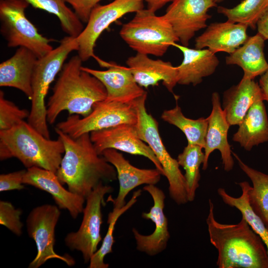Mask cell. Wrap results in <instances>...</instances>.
Segmentation results:
<instances>
[{"label":"cell","instance_id":"obj_1","mask_svg":"<svg viewBox=\"0 0 268 268\" xmlns=\"http://www.w3.org/2000/svg\"><path fill=\"white\" fill-rule=\"evenodd\" d=\"M55 131L65 147L56 174L69 191L86 199L101 183L117 180L115 167L97 152L90 133L74 138L57 128Z\"/></svg>","mask_w":268,"mask_h":268},{"label":"cell","instance_id":"obj_2","mask_svg":"<svg viewBox=\"0 0 268 268\" xmlns=\"http://www.w3.org/2000/svg\"><path fill=\"white\" fill-rule=\"evenodd\" d=\"M206 219L211 244L217 249L219 268H268L267 247L242 216L237 224H224L214 216V205L208 200Z\"/></svg>","mask_w":268,"mask_h":268},{"label":"cell","instance_id":"obj_3","mask_svg":"<svg viewBox=\"0 0 268 268\" xmlns=\"http://www.w3.org/2000/svg\"><path fill=\"white\" fill-rule=\"evenodd\" d=\"M83 62L77 55L64 65L46 105L47 119L55 122L60 114L85 117L98 102L106 99L107 91L95 76L81 69Z\"/></svg>","mask_w":268,"mask_h":268},{"label":"cell","instance_id":"obj_4","mask_svg":"<svg viewBox=\"0 0 268 268\" xmlns=\"http://www.w3.org/2000/svg\"><path fill=\"white\" fill-rule=\"evenodd\" d=\"M65 152L58 137L48 138L28 122L22 121L7 130L0 131V159L16 158L27 168L37 167L56 173Z\"/></svg>","mask_w":268,"mask_h":268},{"label":"cell","instance_id":"obj_5","mask_svg":"<svg viewBox=\"0 0 268 268\" xmlns=\"http://www.w3.org/2000/svg\"><path fill=\"white\" fill-rule=\"evenodd\" d=\"M78 49L77 37L66 36L57 47L38 58L35 64L32 78L33 96L28 122L48 138H50V134L45 98L50 85L61 71L68 55Z\"/></svg>","mask_w":268,"mask_h":268},{"label":"cell","instance_id":"obj_6","mask_svg":"<svg viewBox=\"0 0 268 268\" xmlns=\"http://www.w3.org/2000/svg\"><path fill=\"white\" fill-rule=\"evenodd\" d=\"M155 13L144 8L137 11L123 25L120 35L137 53L161 57L179 40L171 25Z\"/></svg>","mask_w":268,"mask_h":268},{"label":"cell","instance_id":"obj_7","mask_svg":"<svg viewBox=\"0 0 268 268\" xmlns=\"http://www.w3.org/2000/svg\"><path fill=\"white\" fill-rule=\"evenodd\" d=\"M147 92L134 100L137 113L135 125L137 134L151 149L161 164L169 183L171 198L179 205L188 202L186 181L177 159L167 150L160 136L158 124L145 107Z\"/></svg>","mask_w":268,"mask_h":268},{"label":"cell","instance_id":"obj_8","mask_svg":"<svg viewBox=\"0 0 268 268\" xmlns=\"http://www.w3.org/2000/svg\"><path fill=\"white\" fill-rule=\"evenodd\" d=\"M26 0H0V31L10 48L23 47L40 58L53 49L52 40L43 36L25 15Z\"/></svg>","mask_w":268,"mask_h":268},{"label":"cell","instance_id":"obj_9","mask_svg":"<svg viewBox=\"0 0 268 268\" xmlns=\"http://www.w3.org/2000/svg\"><path fill=\"white\" fill-rule=\"evenodd\" d=\"M134 101L122 103L105 99L97 103L87 116L81 118L78 115H69L58 123L56 128L75 138L122 124L135 125L137 113Z\"/></svg>","mask_w":268,"mask_h":268},{"label":"cell","instance_id":"obj_10","mask_svg":"<svg viewBox=\"0 0 268 268\" xmlns=\"http://www.w3.org/2000/svg\"><path fill=\"white\" fill-rule=\"evenodd\" d=\"M113 191L111 186L103 183L99 184L86 198L83 219L79 229L77 231L68 233L65 238L66 246L71 251L80 252L85 264L89 263L102 240L101 207L105 202V195Z\"/></svg>","mask_w":268,"mask_h":268},{"label":"cell","instance_id":"obj_11","mask_svg":"<svg viewBox=\"0 0 268 268\" xmlns=\"http://www.w3.org/2000/svg\"><path fill=\"white\" fill-rule=\"evenodd\" d=\"M61 215L58 206L45 204L33 208L29 213L26 225L29 237L35 242L37 254L28 268H38L48 260H60L68 266L75 260L68 255H60L55 251V228Z\"/></svg>","mask_w":268,"mask_h":268},{"label":"cell","instance_id":"obj_12","mask_svg":"<svg viewBox=\"0 0 268 268\" xmlns=\"http://www.w3.org/2000/svg\"><path fill=\"white\" fill-rule=\"evenodd\" d=\"M143 0H114L105 5H96L91 12L85 28L77 37V55L82 61L95 57L96 42L106 28L124 15L143 9Z\"/></svg>","mask_w":268,"mask_h":268},{"label":"cell","instance_id":"obj_13","mask_svg":"<svg viewBox=\"0 0 268 268\" xmlns=\"http://www.w3.org/2000/svg\"><path fill=\"white\" fill-rule=\"evenodd\" d=\"M217 6L214 0H174L163 17L171 25L182 45L187 46L198 31L207 27L209 9Z\"/></svg>","mask_w":268,"mask_h":268},{"label":"cell","instance_id":"obj_14","mask_svg":"<svg viewBox=\"0 0 268 268\" xmlns=\"http://www.w3.org/2000/svg\"><path fill=\"white\" fill-rule=\"evenodd\" d=\"M90 136L99 154L107 149H114L150 160L164 176L163 168L150 147L138 136L135 125L122 124L93 131Z\"/></svg>","mask_w":268,"mask_h":268},{"label":"cell","instance_id":"obj_15","mask_svg":"<svg viewBox=\"0 0 268 268\" xmlns=\"http://www.w3.org/2000/svg\"><path fill=\"white\" fill-rule=\"evenodd\" d=\"M144 191L151 196L153 205L148 212H143L141 216L151 220L155 224V229L150 235L141 234L135 228L132 232L138 251L153 256L163 252L167 247L170 235L168 219L164 213L166 196L163 191L155 185H146Z\"/></svg>","mask_w":268,"mask_h":268},{"label":"cell","instance_id":"obj_16","mask_svg":"<svg viewBox=\"0 0 268 268\" xmlns=\"http://www.w3.org/2000/svg\"><path fill=\"white\" fill-rule=\"evenodd\" d=\"M101 155L115 168L119 182L117 197L113 199L110 196L108 201L113 204L114 209H120L126 204L128 194L137 187L143 185H155L160 180L161 173L155 169L137 168L127 160L122 154L114 149L104 150Z\"/></svg>","mask_w":268,"mask_h":268},{"label":"cell","instance_id":"obj_17","mask_svg":"<svg viewBox=\"0 0 268 268\" xmlns=\"http://www.w3.org/2000/svg\"><path fill=\"white\" fill-rule=\"evenodd\" d=\"M97 62L108 69L99 70L81 67V69L97 78L107 91L106 99L122 103H131L145 92L135 81L128 67L105 62L95 57Z\"/></svg>","mask_w":268,"mask_h":268},{"label":"cell","instance_id":"obj_18","mask_svg":"<svg viewBox=\"0 0 268 268\" xmlns=\"http://www.w3.org/2000/svg\"><path fill=\"white\" fill-rule=\"evenodd\" d=\"M23 183L50 194L58 207L68 210L73 219L83 212L86 199L65 189L53 171L37 167L28 168Z\"/></svg>","mask_w":268,"mask_h":268},{"label":"cell","instance_id":"obj_19","mask_svg":"<svg viewBox=\"0 0 268 268\" xmlns=\"http://www.w3.org/2000/svg\"><path fill=\"white\" fill-rule=\"evenodd\" d=\"M212 110L207 117L208 120L205 144L204 147V160L202 170L208 167V160L210 154L215 150L220 151L222 164L225 171L232 170L234 160L231 146L227 139L228 131L230 127L222 108L220 96L217 92H213L211 96Z\"/></svg>","mask_w":268,"mask_h":268},{"label":"cell","instance_id":"obj_20","mask_svg":"<svg viewBox=\"0 0 268 268\" xmlns=\"http://www.w3.org/2000/svg\"><path fill=\"white\" fill-rule=\"evenodd\" d=\"M126 64L136 83L142 87L157 85L162 81L167 90L173 93L178 84L177 67L170 62L153 60L147 55L137 53L127 59Z\"/></svg>","mask_w":268,"mask_h":268},{"label":"cell","instance_id":"obj_21","mask_svg":"<svg viewBox=\"0 0 268 268\" xmlns=\"http://www.w3.org/2000/svg\"><path fill=\"white\" fill-rule=\"evenodd\" d=\"M38 59L29 49L18 47L12 57L0 64V86L16 88L31 100L32 78Z\"/></svg>","mask_w":268,"mask_h":268},{"label":"cell","instance_id":"obj_22","mask_svg":"<svg viewBox=\"0 0 268 268\" xmlns=\"http://www.w3.org/2000/svg\"><path fill=\"white\" fill-rule=\"evenodd\" d=\"M248 26L227 21L209 25L206 30L195 39L197 49L205 47L214 54L224 52L231 54L248 39Z\"/></svg>","mask_w":268,"mask_h":268},{"label":"cell","instance_id":"obj_23","mask_svg":"<svg viewBox=\"0 0 268 268\" xmlns=\"http://www.w3.org/2000/svg\"><path fill=\"white\" fill-rule=\"evenodd\" d=\"M172 46L183 55L181 64L177 66L178 84L196 86L202 82L203 78L213 74L219 65L215 54L208 49H191L176 43Z\"/></svg>","mask_w":268,"mask_h":268},{"label":"cell","instance_id":"obj_24","mask_svg":"<svg viewBox=\"0 0 268 268\" xmlns=\"http://www.w3.org/2000/svg\"><path fill=\"white\" fill-rule=\"evenodd\" d=\"M262 99L259 84L254 79L243 77L236 85L223 94L222 109L230 125H238L256 101Z\"/></svg>","mask_w":268,"mask_h":268},{"label":"cell","instance_id":"obj_25","mask_svg":"<svg viewBox=\"0 0 268 268\" xmlns=\"http://www.w3.org/2000/svg\"><path fill=\"white\" fill-rule=\"evenodd\" d=\"M232 140L247 151L268 141V118L264 100L255 102L238 125Z\"/></svg>","mask_w":268,"mask_h":268},{"label":"cell","instance_id":"obj_26","mask_svg":"<svg viewBox=\"0 0 268 268\" xmlns=\"http://www.w3.org/2000/svg\"><path fill=\"white\" fill-rule=\"evenodd\" d=\"M264 38L257 33L225 58L226 65H235L243 70L244 77L254 79L268 68L264 52Z\"/></svg>","mask_w":268,"mask_h":268},{"label":"cell","instance_id":"obj_27","mask_svg":"<svg viewBox=\"0 0 268 268\" xmlns=\"http://www.w3.org/2000/svg\"><path fill=\"white\" fill-rule=\"evenodd\" d=\"M232 153L252 183L253 186H249L248 192L250 205L268 229V174L249 166L237 154Z\"/></svg>","mask_w":268,"mask_h":268},{"label":"cell","instance_id":"obj_28","mask_svg":"<svg viewBox=\"0 0 268 268\" xmlns=\"http://www.w3.org/2000/svg\"><path fill=\"white\" fill-rule=\"evenodd\" d=\"M165 122L179 129L185 135L188 143L198 145L204 148L207 132L208 118L191 119L185 117L177 105L174 108L164 110L161 116Z\"/></svg>","mask_w":268,"mask_h":268},{"label":"cell","instance_id":"obj_29","mask_svg":"<svg viewBox=\"0 0 268 268\" xmlns=\"http://www.w3.org/2000/svg\"><path fill=\"white\" fill-rule=\"evenodd\" d=\"M242 190L241 195L238 198L229 195L224 188H219L217 193L223 201L231 207L238 209L253 231L258 234L265 244L268 254V229L261 219L254 211L249 201L248 189L250 186L247 181L237 183Z\"/></svg>","mask_w":268,"mask_h":268},{"label":"cell","instance_id":"obj_30","mask_svg":"<svg viewBox=\"0 0 268 268\" xmlns=\"http://www.w3.org/2000/svg\"><path fill=\"white\" fill-rule=\"evenodd\" d=\"M201 146L188 143L183 152L179 154L177 161L185 171L184 175L189 201H193L199 187L201 178L200 168L204 160V153Z\"/></svg>","mask_w":268,"mask_h":268},{"label":"cell","instance_id":"obj_31","mask_svg":"<svg viewBox=\"0 0 268 268\" xmlns=\"http://www.w3.org/2000/svg\"><path fill=\"white\" fill-rule=\"evenodd\" d=\"M35 8L55 15L59 19L62 30L67 35L77 37L83 30L82 22L65 0H26Z\"/></svg>","mask_w":268,"mask_h":268},{"label":"cell","instance_id":"obj_32","mask_svg":"<svg viewBox=\"0 0 268 268\" xmlns=\"http://www.w3.org/2000/svg\"><path fill=\"white\" fill-rule=\"evenodd\" d=\"M268 8V0H243L233 8L217 6V11L226 16L228 21L243 24L255 30Z\"/></svg>","mask_w":268,"mask_h":268},{"label":"cell","instance_id":"obj_33","mask_svg":"<svg viewBox=\"0 0 268 268\" xmlns=\"http://www.w3.org/2000/svg\"><path fill=\"white\" fill-rule=\"evenodd\" d=\"M140 189L134 192L130 200L120 209H114L108 214L107 223L109 224L107 232L104 237L101 246L92 255L89 261V268H108V264L104 261L105 257L112 252V246L115 242L113 233L115 225L119 218L134 204L141 195Z\"/></svg>","mask_w":268,"mask_h":268},{"label":"cell","instance_id":"obj_34","mask_svg":"<svg viewBox=\"0 0 268 268\" xmlns=\"http://www.w3.org/2000/svg\"><path fill=\"white\" fill-rule=\"evenodd\" d=\"M30 112L20 109L12 101L5 98L0 91V131L7 130L28 118Z\"/></svg>","mask_w":268,"mask_h":268},{"label":"cell","instance_id":"obj_35","mask_svg":"<svg viewBox=\"0 0 268 268\" xmlns=\"http://www.w3.org/2000/svg\"><path fill=\"white\" fill-rule=\"evenodd\" d=\"M22 213L21 209L15 208L10 202L0 201V224L17 236L22 234L23 224L20 221Z\"/></svg>","mask_w":268,"mask_h":268},{"label":"cell","instance_id":"obj_36","mask_svg":"<svg viewBox=\"0 0 268 268\" xmlns=\"http://www.w3.org/2000/svg\"><path fill=\"white\" fill-rule=\"evenodd\" d=\"M26 170L0 175V192L21 190L25 187L23 179Z\"/></svg>","mask_w":268,"mask_h":268},{"label":"cell","instance_id":"obj_37","mask_svg":"<svg viewBox=\"0 0 268 268\" xmlns=\"http://www.w3.org/2000/svg\"><path fill=\"white\" fill-rule=\"evenodd\" d=\"M82 23L88 22L93 8L102 0H65Z\"/></svg>","mask_w":268,"mask_h":268},{"label":"cell","instance_id":"obj_38","mask_svg":"<svg viewBox=\"0 0 268 268\" xmlns=\"http://www.w3.org/2000/svg\"><path fill=\"white\" fill-rule=\"evenodd\" d=\"M257 27L258 33L265 40H268V8L258 20Z\"/></svg>","mask_w":268,"mask_h":268},{"label":"cell","instance_id":"obj_39","mask_svg":"<svg viewBox=\"0 0 268 268\" xmlns=\"http://www.w3.org/2000/svg\"><path fill=\"white\" fill-rule=\"evenodd\" d=\"M259 85L264 101L268 102V68L261 75Z\"/></svg>","mask_w":268,"mask_h":268},{"label":"cell","instance_id":"obj_40","mask_svg":"<svg viewBox=\"0 0 268 268\" xmlns=\"http://www.w3.org/2000/svg\"><path fill=\"white\" fill-rule=\"evenodd\" d=\"M147 3L148 9L155 12L169 2L174 0H143Z\"/></svg>","mask_w":268,"mask_h":268},{"label":"cell","instance_id":"obj_41","mask_svg":"<svg viewBox=\"0 0 268 268\" xmlns=\"http://www.w3.org/2000/svg\"><path fill=\"white\" fill-rule=\"evenodd\" d=\"M224 0H214V1L216 3H220L222 1H223Z\"/></svg>","mask_w":268,"mask_h":268}]
</instances>
